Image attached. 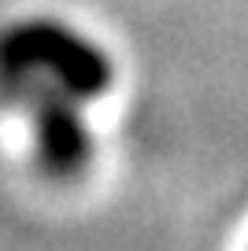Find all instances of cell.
<instances>
[{"label": "cell", "mask_w": 248, "mask_h": 251, "mask_svg": "<svg viewBox=\"0 0 248 251\" xmlns=\"http://www.w3.org/2000/svg\"><path fill=\"white\" fill-rule=\"evenodd\" d=\"M111 81V55L63 19L33 15L0 26V103L23 85H56L89 103L100 100Z\"/></svg>", "instance_id": "1"}, {"label": "cell", "mask_w": 248, "mask_h": 251, "mask_svg": "<svg viewBox=\"0 0 248 251\" xmlns=\"http://www.w3.org/2000/svg\"><path fill=\"white\" fill-rule=\"evenodd\" d=\"M33 126V159L52 181H74L93 163V129L82 118V100L56 85H23L4 100Z\"/></svg>", "instance_id": "2"}]
</instances>
